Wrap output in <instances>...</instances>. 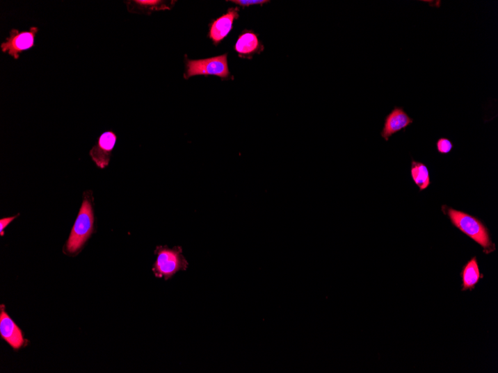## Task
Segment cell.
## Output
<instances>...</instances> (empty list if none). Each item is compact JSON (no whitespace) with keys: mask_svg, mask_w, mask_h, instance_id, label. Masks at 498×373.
I'll return each instance as SVG.
<instances>
[{"mask_svg":"<svg viewBox=\"0 0 498 373\" xmlns=\"http://www.w3.org/2000/svg\"><path fill=\"white\" fill-rule=\"evenodd\" d=\"M38 31L39 28L36 26H32L26 31L13 28L9 32V36L0 45V48L3 53L18 60L23 51L34 48Z\"/></svg>","mask_w":498,"mask_h":373,"instance_id":"5","label":"cell"},{"mask_svg":"<svg viewBox=\"0 0 498 373\" xmlns=\"http://www.w3.org/2000/svg\"><path fill=\"white\" fill-rule=\"evenodd\" d=\"M93 222L95 217L91 204L89 200L85 199L67 244L69 253H76L84 245L93 233Z\"/></svg>","mask_w":498,"mask_h":373,"instance_id":"3","label":"cell"},{"mask_svg":"<svg viewBox=\"0 0 498 373\" xmlns=\"http://www.w3.org/2000/svg\"><path fill=\"white\" fill-rule=\"evenodd\" d=\"M157 260L153 265L152 272L155 276L169 279L180 271H186L189 263L183 254L182 247L175 246H158L154 251Z\"/></svg>","mask_w":498,"mask_h":373,"instance_id":"2","label":"cell"},{"mask_svg":"<svg viewBox=\"0 0 498 373\" xmlns=\"http://www.w3.org/2000/svg\"><path fill=\"white\" fill-rule=\"evenodd\" d=\"M175 1L165 0H131L127 1L129 13L132 14L151 15L154 12L171 10Z\"/></svg>","mask_w":498,"mask_h":373,"instance_id":"11","label":"cell"},{"mask_svg":"<svg viewBox=\"0 0 498 373\" xmlns=\"http://www.w3.org/2000/svg\"><path fill=\"white\" fill-rule=\"evenodd\" d=\"M230 2L243 8L257 5L263 6L264 4L271 3V1H266V0H232V1Z\"/></svg>","mask_w":498,"mask_h":373,"instance_id":"15","label":"cell"},{"mask_svg":"<svg viewBox=\"0 0 498 373\" xmlns=\"http://www.w3.org/2000/svg\"><path fill=\"white\" fill-rule=\"evenodd\" d=\"M442 210L454 226L483 247L485 254H490L495 251L490 231L480 219L446 205L442 206Z\"/></svg>","mask_w":498,"mask_h":373,"instance_id":"1","label":"cell"},{"mask_svg":"<svg viewBox=\"0 0 498 373\" xmlns=\"http://www.w3.org/2000/svg\"><path fill=\"white\" fill-rule=\"evenodd\" d=\"M186 79L195 76H216L222 79H227L231 76L227 54L207 59L188 60L186 61Z\"/></svg>","mask_w":498,"mask_h":373,"instance_id":"4","label":"cell"},{"mask_svg":"<svg viewBox=\"0 0 498 373\" xmlns=\"http://www.w3.org/2000/svg\"><path fill=\"white\" fill-rule=\"evenodd\" d=\"M0 334L15 349H19L24 345L25 340L22 331L6 313L4 306H2L1 313H0Z\"/></svg>","mask_w":498,"mask_h":373,"instance_id":"10","label":"cell"},{"mask_svg":"<svg viewBox=\"0 0 498 373\" xmlns=\"http://www.w3.org/2000/svg\"><path fill=\"white\" fill-rule=\"evenodd\" d=\"M461 278L463 291H468V290L472 291L475 288L477 283L480 282L481 279L483 278L476 256L473 257L471 260L464 265L461 272Z\"/></svg>","mask_w":498,"mask_h":373,"instance_id":"12","label":"cell"},{"mask_svg":"<svg viewBox=\"0 0 498 373\" xmlns=\"http://www.w3.org/2000/svg\"><path fill=\"white\" fill-rule=\"evenodd\" d=\"M453 149V142L448 138H441L437 142V149L441 154H448Z\"/></svg>","mask_w":498,"mask_h":373,"instance_id":"14","label":"cell"},{"mask_svg":"<svg viewBox=\"0 0 498 373\" xmlns=\"http://www.w3.org/2000/svg\"><path fill=\"white\" fill-rule=\"evenodd\" d=\"M17 216L11 217H6V219H3L0 220V231H1V235L3 236L4 235L3 231L5 228L11 223L15 219H16Z\"/></svg>","mask_w":498,"mask_h":373,"instance_id":"16","label":"cell"},{"mask_svg":"<svg viewBox=\"0 0 498 373\" xmlns=\"http://www.w3.org/2000/svg\"><path fill=\"white\" fill-rule=\"evenodd\" d=\"M413 122L412 119L401 107L396 106L388 114L385 126L380 132L381 138L388 142L389 138L402 130H405Z\"/></svg>","mask_w":498,"mask_h":373,"instance_id":"7","label":"cell"},{"mask_svg":"<svg viewBox=\"0 0 498 373\" xmlns=\"http://www.w3.org/2000/svg\"><path fill=\"white\" fill-rule=\"evenodd\" d=\"M264 49V47L261 40L252 31H244L239 36L234 46V50L239 57L248 59H252L255 55L261 54Z\"/></svg>","mask_w":498,"mask_h":373,"instance_id":"9","label":"cell"},{"mask_svg":"<svg viewBox=\"0 0 498 373\" xmlns=\"http://www.w3.org/2000/svg\"><path fill=\"white\" fill-rule=\"evenodd\" d=\"M410 173L412 181L418 186L420 191L425 190L429 188L431 178L429 169L426 165L412 159Z\"/></svg>","mask_w":498,"mask_h":373,"instance_id":"13","label":"cell"},{"mask_svg":"<svg viewBox=\"0 0 498 373\" xmlns=\"http://www.w3.org/2000/svg\"><path fill=\"white\" fill-rule=\"evenodd\" d=\"M239 8H230L226 14L214 20L210 28L209 38L215 45L220 44L231 33L236 19L239 18Z\"/></svg>","mask_w":498,"mask_h":373,"instance_id":"8","label":"cell"},{"mask_svg":"<svg viewBox=\"0 0 498 373\" xmlns=\"http://www.w3.org/2000/svg\"><path fill=\"white\" fill-rule=\"evenodd\" d=\"M117 135L113 131L104 132L95 146L90 151V156L99 169H104L110 163L112 151L115 147Z\"/></svg>","mask_w":498,"mask_h":373,"instance_id":"6","label":"cell"}]
</instances>
